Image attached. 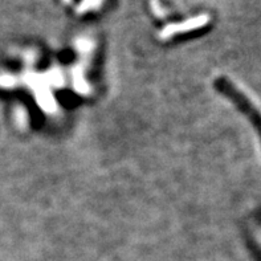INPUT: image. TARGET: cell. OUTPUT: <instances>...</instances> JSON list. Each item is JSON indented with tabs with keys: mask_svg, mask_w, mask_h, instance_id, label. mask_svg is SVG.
<instances>
[{
	"mask_svg": "<svg viewBox=\"0 0 261 261\" xmlns=\"http://www.w3.org/2000/svg\"><path fill=\"white\" fill-rule=\"evenodd\" d=\"M64 2H65V3H70L72 0H64Z\"/></svg>",
	"mask_w": 261,
	"mask_h": 261,
	"instance_id": "5b68a950",
	"label": "cell"
},
{
	"mask_svg": "<svg viewBox=\"0 0 261 261\" xmlns=\"http://www.w3.org/2000/svg\"><path fill=\"white\" fill-rule=\"evenodd\" d=\"M150 6H151L152 12L155 13L158 17H165L163 15L166 13V11L162 8V4L159 3V0H150Z\"/></svg>",
	"mask_w": 261,
	"mask_h": 261,
	"instance_id": "3957f363",
	"label": "cell"
},
{
	"mask_svg": "<svg viewBox=\"0 0 261 261\" xmlns=\"http://www.w3.org/2000/svg\"><path fill=\"white\" fill-rule=\"evenodd\" d=\"M216 88L219 89V92H222L225 97H228L232 102L244 113L245 117L251 121L252 125L255 126L256 132L261 138V112L257 109V106L252 102L235 84L224 77L216 80Z\"/></svg>",
	"mask_w": 261,
	"mask_h": 261,
	"instance_id": "6da1fadb",
	"label": "cell"
},
{
	"mask_svg": "<svg viewBox=\"0 0 261 261\" xmlns=\"http://www.w3.org/2000/svg\"><path fill=\"white\" fill-rule=\"evenodd\" d=\"M210 21V17L208 15H199V16L194 17V19H190V20H186L183 23H179V24H170L165 28V30L161 32V37L162 39H167L170 37L171 35L174 33H178V32H187V31H191V30H196V28H200V27L205 25V24Z\"/></svg>",
	"mask_w": 261,
	"mask_h": 261,
	"instance_id": "7a4b0ae2",
	"label": "cell"
},
{
	"mask_svg": "<svg viewBox=\"0 0 261 261\" xmlns=\"http://www.w3.org/2000/svg\"><path fill=\"white\" fill-rule=\"evenodd\" d=\"M96 2H97V8H98V7L101 6V3H102L103 0H96Z\"/></svg>",
	"mask_w": 261,
	"mask_h": 261,
	"instance_id": "277c9868",
	"label": "cell"
}]
</instances>
